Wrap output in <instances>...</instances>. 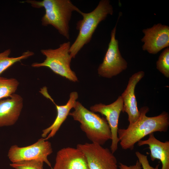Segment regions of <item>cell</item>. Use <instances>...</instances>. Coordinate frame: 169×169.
<instances>
[{
  "label": "cell",
  "instance_id": "1",
  "mask_svg": "<svg viewBox=\"0 0 169 169\" xmlns=\"http://www.w3.org/2000/svg\"><path fill=\"white\" fill-rule=\"evenodd\" d=\"M139 111L140 116L135 122L129 124L126 129L118 130L120 144L124 150H133L136 143L151 133L168 131L169 126L168 112L163 111L158 115L148 117L146 115L149 111L148 107H142Z\"/></svg>",
  "mask_w": 169,
  "mask_h": 169
},
{
  "label": "cell",
  "instance_id": "2",
  "mask_svg": "<svg viewBox=\"0 0 169 169\" xmlns=\"http://www.w3.org/2000/svg\"><path fill=\"white\" fill-rule=\"evenodd\" d=\"M26 2L37 8H44L45 13L41 19L42 25H51L67 39L70 38L69 22L73 12L81 11L70 0H28Z\"/></svg>",
  "mask_w": 169,
  "mask_h": 169
},
{
  "label": "cell",
  "instance_id": "3",
  "mask_svg": "<svg viewBox=\"0 0 169 169\" xmlns=\"http://www.w3.org/2000/svg\"><path fill=\"white\" fill-rule=\"evenodd\" d=\"M113 7L109 0H100L96 8L90 12H80L83 19L76 23V28L79 33L69 49L72 58H75L84 46L90 42L100 23L105 20L108 15H113Z\"/></svg>",
  "mask_w": 169,
  "mask_h": 169
},
{
  "label": "cell",
  "instance_id": "4",
  "mask_svg": "<svg viewBox=\"0 0 169 169\" xmlns=\"http://www.w3.org/2000/svg\"><path fill=\"white\" fill-rule=\"evenodd\" d=\"M69 115L80 123L81 130L92 142L103 145L112 138L110 126L105 118L85 108L77 101Z\"/></svg>",
  "mask_w": 169,
  "mask_h": 169
},
{
  "label": "cell",
  "instance_id": "5",
  "mask_svg": "<svg viewBox=\"0 0 169 169\" xmlns=\"http://www.w3.org/2000/svg\"><path fill=\"white\" fill-rule=\"evenodd\" d=\"M70 46V42L68 41L61 44L56 49H41V53L45 56V59L42 63H33L32 66L47 67L56 74L71 81L78 82V78L75 73L70 68L72 59L69 53Z\"/></svg>",
  "mask_w": 169,
  "mask_h": 169
},
{
  "label": "cell",
  "instance_id": "6",
  "mask_svg": "<svg viewBox=\"0 0 169 169\" xmlns=\"http://www.w3.org/2000/svg\"><path fill=\"white\" fill-rule=\"evenodd\" d=\"M119 15L117 23L111 32L110 40L103 62L97 69L98 74L104 78H110L116 76L127 67V63L121 55L118 41L115 38L117 23L121 16Z\"/></svg>",
  "mask_w": 169,
  "mask_h": 169
},
{
  "label": "cell",
  "instance_id": "7",
  "mask_svg": "<svg viewBox=\"0 0 169 169\" xmlns=\"http://www.w3.org/2000/svg\"><path fill=\"white\" fill-rule=\"evenodd\" d=\"M53 152L51 143L41 138L34 143L20 147L17 145L9 148L8 156L12 163L32 160L40 161L46 163L52 169L48 157Z\"/></svg>",
  "mask_w": 169,
  "mask_h": 169
},
{
  "label": "cell",
  "instance_id": "8",
  "mask_svg": "<svg viewBox=\"0 0 169 169\" xmlns=\"http://www.w3.org/2000/svg\"><path fill=\"white\" fill-rule=\"evenodd\" d=\"M76 148L85 156L89 169H118L117 159L108 148L93 143L79 144Z\"/></svg>",
  "mask_w": 169,
  "mask_h": 169
},
{
  "label": "cell",
  "instance_id": "9",
  "mask_svg": "<svg viewBox=\"0 0 169 169\" xmlns=\"http://www.w3.org/2000/svg\"><path fill=\"white\" fill-rule=\"evenodd\" d=\"M123 101L121 96L118 97L114 102L108 105L100 103L90 107V111L99 112L105 116L111 133V144L110 151L114 153L117 150L119 140L118 136V121L120 114L122 111Z\"/></svg>",
  "mask_w": 169,
  "mask_h": 169
},
{
  "label": "cell",
  "instance_id": "10",
  "mask_svg": "<svg viewBox=\"0 0 169 169\" xmlns=\"http://www.w3.org/2000/svg\"><path fill=\"white\" fill-rule=\"evenodd\" d=\"M144 36L141 40L144 44L142 49L149 53L156 54L169 46V27L161 23L154 24L142 30Z\"/></svg>",
  "mask_w": 169,
  "mask_h": 169
},
{
  "label": "cell",
  "instance_id": "11",
  "mask_svg": "<svg viewBox=\"0 0 169 169\" xmlns=\"http://www.w3.org/2000/svg\"><path fill=\"white\" fill-rule=\"evenodd\" d=\"M39 92L45 97L50 99L55 105L57 111L56 118L51 125L43 130L41 136L44 140H47L53 137L60 128L61 126L69 115L70 111L75 105L78 94L76 91L71 92L68 101L64 105H59L56 104L49 94L47 88L45 86L40 89Z\"/></svg>",
  "mask_w": 169,
  "mask_h": 169
},
{
  "label": "cell",
  "instance_id": "12",
  "mask_svg": "<svg viewBox=\"0 0 169 169\" xmlns=\"http://www.w3.org/2000/svg\"><path fill=\"white\" fill-rule=\"evenodd\" d=\"M52 169H89L86 158L77 148L66 147L57 152Z\"/></svg>",
  "mask_w": 169,
  "mask_h": 169
},
{
  "label": "cell",
  "instance_id": "13",
  "mask_svg": "<svg viewBox=\"0 0 169 169\" xmlns=\"http://www.w3.org/2000/svg\"><path fill=\"white\" fill-rule=\"evenodd\" d=\"M144 75V72L142 71L132 75L129 78L126 89L121 96L123 101L122 112H126L128 115L129 124L135 122L140 115L135 91L136 85Z\"/></svg>",
  "mask_w": 169,
  "mask_h": 169
},
{
  "label": "cell",
  "instance_id": "14",
  "mask_svg": "<svg viewBox=\"0 0 169 169\" xmlns=\"http://www.w3.org/2000/svg\"><path fill=\"white\" fill-rule=\"evenodd\" d=\"M23 99L13 94L9 98L0 100V127L14 125L18 120L23 107Z\"/></svg>",
  "mask_w": 169,
  "mask_h": 169
},
{
  "label": "cell",
  "instance_id": "15",
  "mask_svg": "<svg viewBox=\"0 0 169 169\" xmlns=\"http://www.w3.org/2000/svg\"><path fill=\"white\" fill-rule=\"evenodd\" d=\"M149 136L147 139L139 141L137 142L138 146H149L151 160H159L162 164L161 169H169V141L163 142L159 141L155 137L154 133L150 134Z\"/></svg>",
  "mask_w": 169,
  "mask_h": 169
},
{
  "label": "cell",
  "instance_id": "16",
  "mask_svg": "<svg viewBox=\"0 0 169 169\" xmlns=\"http://www.w3.org/2000/svg\"><path fill=\"white\" fill-rule=\"evenodd\" d=\"M11 50L7 49L0 53V75L5 70L16 63L27 59L33 55V52L29 50L23 53L21 55L17 57H9Z\"/></svg>",
  "mask_w": 169,
  "mask_h": 169
},
{
  "label": "cell",
  "instance_id": "17",
  "mask_svg": "<svg viewBox=\"0 0 169 169\" xmlns=\"http://www.w3.org/2000/svg\"><path fill=\"white\" fill-rule=\"evenodd\" d=\"M19 84L18 81L15 79L0 77V100L3 98L9 97L14 94Z\"/></svg>",
  "mask_w": 169,
  "mask_h": 169
},
{
  "label": "cell",
  "instance_id": "18",
  "mask_svg": "<svg viewBox=\"0 0 169 169\" xmlns=\"http://www.w3.org/2000/svg\"><path fill=\"white\" fill-rule=\"evenodd\" d=\"M156 68L165 77H169V48H166L160 55L156 62Z\"/></svg>",
  "mask_w": 169,
  "mask_h": 169
},
{
  "label": "cell",
  "instance_id": "19",
  "mask_svg": "<svg viewBox=\"0 0 169 169\" xmlns=\"http://www.w3.org/2000/svg\"><path fill=\"white\" fill-rule=\"evenodd\" d=\"M44 163L40 161L32 160L12 163L10 165L15 169H44Z\"/></svg>",
  "mask_w": 169,
  "mask_h": 169
},
{
  "label": "cell",
  "instance_id": "20",
  "mask_svg": "<svg viewBox=\"0 0 169 169\" xmlns=\"http://www.w3.org/2000/svg\"><path fill=\"white\" fill-rule=\"evenodd\" d=\"M135 154L138 161L141 164L143 169H158L159 164L156 165L155 168L151 166L147 159V156L137 151Z\"/></svg>",
  "mask_w": 169,
  "mask_h": 169
},
{
  "label": "cell",
  "instance_id": "21",
  "mask_svg": "<svg viewBox=\"0 0 169 169\" xmlns=\"http://www.w3.org/2000/svg\"><path fill=\"white\" fill-rule=\"evenodd\" d=\"M119 167L120 169H141L142 168L141 164L138 160L135 165L130 166L120 163Z\"/></svg>",
  "mask_w": 169,
  "mask_h": 169
}]
</instances>
